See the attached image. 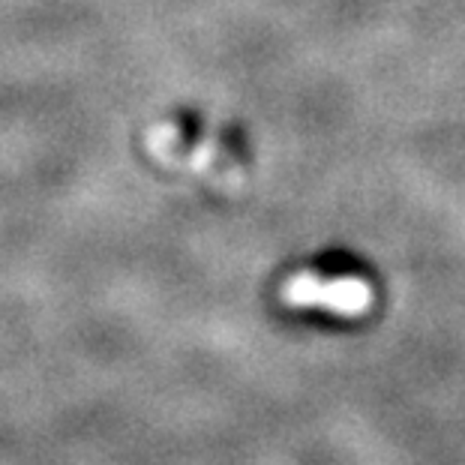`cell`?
<instances>
[{"instance_id": "obj_1", "label": "cell", "mask_w": 465, "mask_h": 465, "mask_svg": "<svg viewBox=\"0 0 465 465\" xmlns=\"http://www.w3.org/2000/svg\"><path fill=\"white\" fill-rule=\"evenodd\" d=\"M285 298L298 306H324V310L333 312H361L366 310V301H370V289L354 280V276H298L289 289H285Z\"/></svg>"}]
</instances>
